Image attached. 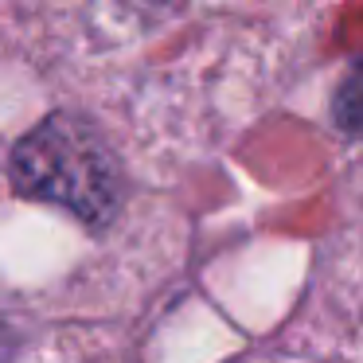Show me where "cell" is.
Segmentation results:
<instances>
[{
	"mask_svg": "<svg viewBox=\"0 0 363 363\" xmlns=\"http://www.w3.org/2000/svg\"><path fill=\"white\" fill-rule=\"evenodd\" d=\"M9 355H12V336H9V328L0 324V363H9Z\"/></svg>",
	"mask_w": 363,
	"mask_h": 363,
	"instance_id": "3",
	"label": "cell"
},
{
	"mask_svg": "<svg viewBox=\"0 0 363 363\" xmlns=\"http://www.w3.org/2000/svg\"><path fill=\"white\" fill-rule=\"evenodd\" d=\"M340 106H344V129L352 133V129H355V121H352V113H355V79L344 82V102H340Z\"/></svg>",
	"mask_w": 363,
	"mask_h": 363,
	"instance_id": "2",
	"label": "cell"
},
{
	"mask_svg": "<svg viewBox=\"0 0 363 363\" xmlns=\"http://www.w3.org/2000/svg\"><path fill=\"white\" fill-rule=\"evenodd\" d=\"M12 184L24 196L55 203L102 227L118 211V164L90 121L51 113L12 152Z\"/></svg>",
	"mask_w": 363,
	"mask_h": 363,
	"instance_id": "1",
	"label": "cell"
}]
</instances>
